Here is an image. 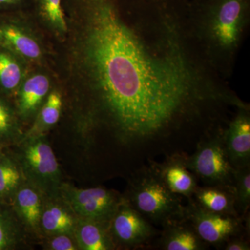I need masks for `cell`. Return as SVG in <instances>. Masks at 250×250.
<instances>
[{
	"mask_svg": "<svg viewBox=\"0 0 250 250\" xmlns=\"http://www.w3.org/2000/svg\"><path fill=\"white\" fill-rule=\"evenodd\" d=\"M1 159H2V157L0 155V162H1Z\"/></svg>",
	"mask_w": 250,
	"mask_h": 250,
	"instance_id": "83f0119b",
	"label": "cell"
},
{
	"mask_svg": "<svg viewBox=\"0 0 250 250\" xmlns=\"http://www.w3.org/2000/svg\"><path fill=\"white\" fill-rule=\"evenodd\" d=\"M16 203L18 212L26 223L36 228L40 223L42 213L39 194L30 188H23L16 195Z\"/></svg>",
	"mask_w": 250,
	"mask_h": 250,
	"instance_id": "2e32d148",
	"label": "cell"
},
{
	"mask_svg": "<svg viewBox=\"0 0 250 250\" xmlns=\"http://www.w3.org/2000/svg\"><path fill=\"white\" fill-rule=\"evenodd\" d=\"M160 246L164 250H204L208 246L185 220L171 222L164 225Z\"/></svg>",
	"mask_w": 250,
	"mask_h": 250,
	"instance_id": "8fae6325",
	"label": "cell"
},
{
	"mask_svg": "<svg viewBox=\"0 0 250 250\" xmlns=\"http://www.w3.org/2000/svg\"><path fill=\"white\" fill-rule=\"evenodd\" d=\"M0 42L23 58L36 60L42 54L40 45L35 39L12 24L0 27Z\"/></svg>",
	"mask_w": 250,
	"mask_h": 250,
	"instance_id": "5bb4252c",
	"label": "cell"
},
{
	"mask_svg": "<svg viewBox=\"0 0 250 250\" xmlns=\"http://www.w3.org/2000/svg\"><path fill=\"white\" fill-rule=\"evenodd\" d=\"M49 89V81L43 75H36L25 81L22 85L19 96V108L23 115L33 113Z\"/></svg>",
	"mask_w": 250,
	"mask_h": 250,
	"instance_id": "9a60e30c",
	"label": "cell"
},
{
	"mask_svg": "<svg viewBox=\"0 0 250 250\" xmlns=\"http://www.w3.org/2000/svg\"><path fill=\"white\" fill-rule=\"evenodd\" d=\"M25 159L29 167L42 178L55 179L59 175L57 158L45 141L39 140L31 143L26 149Z\"/></svg>",
	"mask_w": 250,
	"mask_h": 250,
	"instance_id": "4fadbf2b",
	"label": "cell"
},
{
	"mask_svg": "<svg viewBox=\"0 0 250 250\" xmlns=\"http://www.w3.org/2000/svg\"><path fill=\"white\" fill-rule=\"evenodd\" d=\"M225 250H250L249 242L246 241L240 236L233 237L224 245Z\"/></svg>",
	"mask_w": 250,
	"mask_h": 250,
	"instance_id": "484cf974",
	"label": "cell"
},
{
	"mask_svg": "<svg viewBox=\"0 0 250 250\" xmlns=\"http://www.w3.org/2000/svg\"><path fill=\"white\" fill-rule=\"evenodd\" d=\"M223 129L211 133L192 156L185 157L188 168L207 186L233 187L235 169L225 149Z\"/></svg>",
	"mask_w": 250,
	"mask_h": 250,
	"instance_id": "277c9868",
	"label": "cell"
},
{
	"mask_svg": "<svg viewBox=\"0 0 250 250\" xmlns=\"http://www.w3.org/2000/svg\"><path fill=\"white\" fill-rule=\"evenodd\" d=\"M125 199L151 223L164 226L184 220L185 205L181 196L166 185L152 164L135 176Z\"/></svg>",
	"mask_w": 250,
	"mask_h": 250,
	"instance_id": "3957f363",
	"label": "cell"
},
{
	"mask_svg": "<svg viewBox=\"0 0 250 250\" xmlns=\"http://www.w3.org/2000/svg\"><path fill=\"white\" fill-rule=\"evenodd\" d=\"M108 229L113 242L125 247H138L147 243L157 229L123 197L111 220Z\"/></svg>",
	"mask_w": 250,
	"mask_h": 250,
	"instance_id": "52a82bcc",
	"label": "cell"
},
{
	"mask_svg": "<svg viewBox=\"0 0 250 250\" xmlns=\"http://www.w3.org/2000/svg\"><path fill=\"white\" fill-rule=\"evenodd\" d=\"M233 179L237 210L243 217L250 206V166L235 169Z\"/></svg>",
	"mask_w": 250,
	"mask_h": 250,
	"instance_id": "d6986e66",
	"label": "cell"
},
{
	"mask_svg": "<svg viewBox=\"0 0 250 250\" xmlns=\"http://www.w3.org/2000/svg\"><path fill=\"white\" fill-rule=\"evenodd\" d=\"M30 2L33 0H0V9H19Z\"/></svg>",
	"mask_w": 250,
	"mask_h": 250,
	"instance_id": "4316f807",
	"label": "cell"
},
{
	"mask_svg": "<svg viewBox=\"0 0 250 250\" xmlns=\"http://www.w3.org/2000/svg\"><path fill=\"white\" fill-rule=\"evenodd\" d=\"M191 200L199 207L208 211L235 217L241 216L238 214L236 208L233 187H198L194 192Z\"/></svg>",
	"mask_w": 250,
	"mask_h": 250,
	"instance_id": "30bf717a",
	"label": "cell"
},
{
	"mask_svg": "<svg viewBox=\"0 0 250 250\" xmlns=\"http://www.w3.org/2000/svg\"><path fill=\"white\" fill-rule=\"evenodd\" d=\"M190 0H65L82 129L124 145L208 132L243 103L207 60Z\"/></svg>",
	"mask_w": 250,
	"mask_h": 250,
	"instance_id": "6da1fadb",
	"label": "cell"
},
{
	"mask_svg": "<svg viewBox=\"0 0 250 250\" xmlns=\"http://www.w3.org/2000/svg\"><path fill=\"white\" fill-rule=\"evenodd\" d=\"M14 131V121L12 114L1 100H0V142L9 139Z\"/></svg>",
	"mask_w": 250,
	"mask_h": 250,
	"instance_id": "cb8c5ba5",
	"label": "cell"
},
{
	"mask_svg": "<svg viewBox=\"0 0 250 250\" xmlns=\"http://www.w3.org/2000/svg\"><path fill=\"white\" fill-rule=\"evenodd\" d=\"M21 174L16 166L8 160L2 159L0 162V197L6 196L18 187Z\"/></svg>",
	"mask_w": 250,
	"mask_h": 250,
	"instance_id": "7402d4cb",
	"label": "cell"
},
{
	"mask_svg": "<svg viewBox=\"0 0 250 250\" xmlns=\"http://www.w3.org/2000/svg\"><path fill=\"white\" fill-rule=\"evenodd\" d=\"M33 4L42 19L51 27L62 34H66V16L62 0H33Z\"/></svg>",
	"mask_w": 250,
	"mask_h": 250,
	"instance_id": "ac0fdd59",
	"label": "cell"
},
{
	"mask_svg": "<svg viewBox=\"0 0 250 250\" xmlns=\"http://www.w3.org/2000/svg\"><path fill=\"white\" fill-rule=\"evenodd\" d=\"M223 140L229 160L233 168L250 166V107L238 108L223 129Z\"/></svg>",
	"mask_w": 250,
	"mask_h": 250,
	"instance_id": "ba28073f",
	"label": "cell"
},
{
	"mask_svg": "<svg viewBox=\"0 0 250 250\" xmlns=\"http://www.w3.org/2000/svg\"><path fill=\"white\" fill-rule=\"evenodd\" d=\"M51 249L54 250H76L70 237L66 233H61L54 237L50 241Z\"/></svg>",
	"mask_w": 250,
	"mask_h": 250,
	"instance_id": "d4e9b609",
	"label": "cell"
},
{
	"mask_svg": "<svg viewBox=\"0 0 250 250\" xmlns=\"http://www.w3.org/2000/svg\"><path fill=\"white\" fill-rule=\"evenodd\" d=\"M16 230L9 212L0 206V250L12 248L16 241Z\"/></svg>",
	"mask_w": 250,
	"mask_h": 250,
	"instance_id": "603a6c76",
	"label": "cell"
},
{
	"mask_svg": "<svg viewBox=\"0 0 250 250\" xmlns=\"http://www.w3.org/2000/svg\"><path fill=\"white\" fill-rule=\"evenodd\" d=\"M185 155L175 154L161 164L152 162L164 183L174 193L190 200L198 184L197 178L186 165Z\"/></svg>",
	"mask_w": 250,
	"mask_h": 250,
	"instance_id": "9c48e42d",
	"label": "cell"
},
{
	"mask_svg": "<svg viewBox=\"0 0 250 250\" xmlns=\"http://www.w3.org/2000/svg\"><path fill=\"white\" fill-rule=\"evenodd\" d=\"M45 231L55 234L71 232L75 224L71 215L59 206H50L42 211L41 219Z\"/></svg>",
	"mask_w": 250,
	"mask_h": 250,
	"instance_id": "e0dca14e",
	"label": "cell"
},
{
	"mask_svg": "<svg viewBox=\"0 0 250 250\" xmlns=\"http://www.w3.org/2000/svg\"><path fill=\"white\" fill-rule=\"evenodd\" d=\"M243 217L220 214L199 207L191 199L185 206L184 220L188 222L207 244L221 248L246 229Z\"/></svg>",
	"mask_w": 250,
	"mask_h": 250,
	"instance_id": "5b68a950",
	"label": "cell"
},
{
	"mask_svg": "<svg viewBox=\"0 0 250 250\" xmlns=\"http://www.w3.org/2000/svg\"><path fill=\"white\" fill-rule=\"evenodd\" d=\"M62 105V96L59 92L54 91L49 94L39 116L38 122L39 129H47L58 122Z\"/></svg>",
	"mask_w": 250,
	"mask_h": 250,
	"instance_id": "44dd1931",
	"label": "cell"
},
{
	"mask_svg": "<svg viewBox=\"0 0 250 250\" xmlns=\"http://www.w3.org/2000/svg\"><path fill=\"white\" fill-rule=\"evenodd\" d=\"M108 224L82 219L75 226L77 242L81 249L109 250L114 249L115 243L108 229Z\"/></svg>",
	"mask_w": 250,
	"mask_h": 250,
	"instance_id": "7c38bea8",
	"label": "cell"
},
{
	"mask_svg": "<svg viewBox=\"0 0 250 250\" xmlns=\"http://www.w3.org/2000/svg\"><path fill=\"white\" fill-rule=\"evenodd\" d=\"M65 197L81 218L105 224L109 223L123 198L103 188L68 189L67 187Z\"/></svg>",
	"mask_w": 250,
	"mask_h": 250,
	"instance_id": "8992f818",
	"label": "cell"
},
{
	"mask_svg": "<svg viewBox=\"0 0 250 250\" xmlns=\"http://www.w3.org/2000/svg\"><path fill=\"white\" fill-rule=\"evenodd\" d=\"M189 9L207 60L224 80H230L249 35L250 0H190Z\"/></svg>",
	"mask_w": 250,
	"mask_h": 250,
	"instance_id": "7a4b0ae2",
	"label": "cell"
},
{
	"mask_svg": "<svg viewBox=\"0 0 250 250\" xmlns=\"http://www.w3.org/2000/svg\"><path fill=\"white\" fill-rule=\"evenodd\" d=\"M22 80V70L18 62L6 52H0V85L6 90L16 89Z\"/></svg>",
	"mask_w": 250,
	"mask_h": 250,
	"instance_id": "ffe728a7",
	"label": "cell"
}]
</instances>
